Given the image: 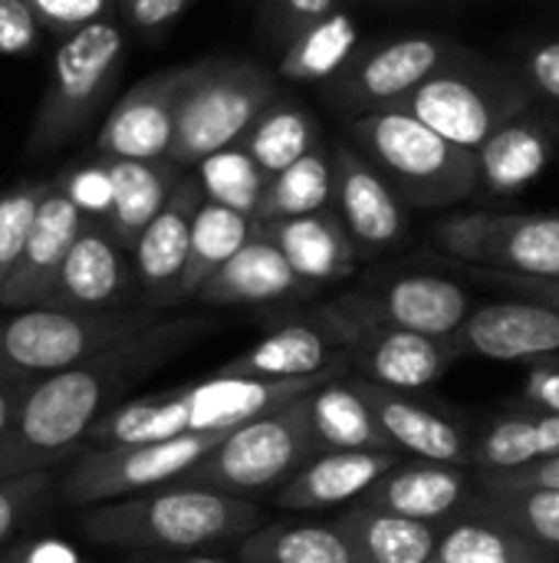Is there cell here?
Returning <instances> with one entry per match:
<instances>
[{"label":"cell","mask_w":559,"mask_h":563,"mask_svg":"<svg viewBox=\"0 0 559 563\" xmlns=\"http://www.w3.org/2000/svg\"><path fill=\"white\" fill-rule=\"evenodd\" d=\"M214 327L211 317L155 320L142 333L23 386L13 429L0 449V482L53 472L59 462L72 459L86 432L119 406V396L128 386L181 356Z\"/></svg>","instance_id":"1"},{"label":"cell","mask_w":559,"mask_h":563,"mask_svg":"<svg viewBox=\"0 0 559 563\" xmlns=\"http://www.w3.org/2000/svg\"><path fill=\"white\" fill-rule=\"evenodd\" d=\"M349 369H333L303 379H217L208 376L204 383L138 396L128 402L112 406L82 439L79 449H115V445H142V442H165L181 435H204V432H234L260 416H270L333 376Z\"/></svg>","instance_id":"2"},{"label":"cell","mask_w":559,"mask_h":563,"mask_svg":"<svg viewBox=\"0 0 559 563\" xmlns=\"http://www.w3.org/2000/svg\"><path fill=\"white\" fill-rule=\"evenodd\" d=\"M76 528L82 538L109 548L191 551L244 541L260 528V508L247 498L198 488H158L145 498L92 505L79 515Z\"/></svg>","instance_id":"3"},{"label":"cell","mask_w":559,"mask_h":563,"mask_svg":"<svg viewBox=\"0 0 559 563\" xmlns=\"http://www.w3.org/2000/svg\"><path fill=\"white\" fill-rule=\"evenodd\" d=\"M349 135L402 205L448 208L478 191L474 152L451 145L402 109L366 112L349 125Z\"/></svg>","instance_id":"4"},{"label":"cell","mask_w":559,"mask_h":563,"mask_svg":"<svg viewBox=\"0 0 559 563\" xmlns=\"http://www.w3.org/2000/svg\"><path fill=\"white\" fill-rule=\"evenodd\" d=\"M273 76L257 63L204 59L188 66L175 106V132L168 162L178 168L237 145L254 119L273 102Z\"/></svg>","instance_id":"5"},{"label":"cell","mask_w":559,"mask_h":563,"mask_svg":"<svg viewBox=\"0 0 559 563\" xmlns=\"http://www.w3.org/2000/svg\"><path fill=\"white\" fill-rule=\"evenodd\" d=\"M158 310L125 307V310H56L30 307L0 323V379L30 386L46 379L86 356L128 340L152 327Z\"/></svg>","instance_id":"6"},{"label":"cell","mask_w":559,"mask_h":563,"mask_svg":"<svg viewBox=\"0 0 559 563\" xmlns=\"http://www.w3.org/2000/svg\"><path fill=\"white\" fill-rule=\"evenodd\" d=\"M310 459H316V445L310 439L303 399H297L227 432L194 468H188L168 488H198L250 501L254 495L277 492Z\"/></svg>","instance_id":"7"},{"label":"cell","mask_w":559,"mask_h":563,"mask_svg":"<svg viewBox=\"0 0 559 563\" xmlns=\"http://www.w3.org/2000/svg\"><path fill=\"white\" fill-rule=\"evenodd\" d=\"M530 82L494 66H484L478 59H468L455 49L395 109L415 115L451 145L478 152L494 129H501L517 112L530 109Z\"/></svg>","instance_id":"8"},{"label":"cell","mask_w":559,"mask_h":563,"mask_svg":"<svg viewBox=\"0 0 559 563\" xmlns=\"http://www.w3.org/2000/svg\"><path fill=\"white\" fill-rule=\"evenodd\" d=\"M122 30L112 20L89 23L59 40L49 69V86L30 125V155H43L82 129V122L112 92L122 69Z\"/></svg>","instance_id":"9"},{"label":"cell","mask_w":559,"mask_h":563,"mask_svg":"<svg viewBox=\"0 0 559 563\" xmlns=\"http://www.w3.org/2000/svg\"><path fill=\"white\" fill-rule=\"evenodd\" d=\"M224 435L227 432H204L142 445L79 449L69 462L66 478L59 482V495L66 505L92 508L148 488H168L188 468H194Z\"/></svg>","instance_id":"10"},{"label":"cell","mask_w":559,"mask_h":563,"mask_svg":"<svg viewBox=\"0 0 559 563\" xmlns=\"http://www.w3.org/2000/svg\"><path fill=\"white\" fill-rule=\"evenodd\" d=\"M432 241L451 261L471 264L478 271L559 280V211L451 214L432 228Z\"/></svg>","instance_id":"11"},{"label":"cell","mask_w":559,"mask_h":563,"mask_svg":"<svg viewBox=\"0 0 559 563\" xmlns=\"http://www.w3.org/2000/svg\"><path fill=\"white\" fill-rule=\"evenodd\" d=\"M320 313L339 333L346 346L349 373L372 386L395 389V393H422L435 386L458 360L451 340H435V336L366 320L336 300L320 307Z\"/></svg>","instance_id":"12"},{"label":"cell","mask_w":559,"mask_h":563,"mask_svg":"<svg viewBox=\"0 0 559 563\" xmlns=\"http://www.w3.org/2000/svg\"><path fill=\"white\" fill-rule=\"evenodd\" d=\"M336 303H343L346 310L366 320L389 323L435 340H451L474 307L461 280L445 274H425V271L395 274L362 290L339 294Z\"/></svg>","instance_id":"13"},{"label":"cell","mask_w":559,"mask_h":563,"mask_svg":"<svg viewBox=\"0 0 559 563\" xmlns=\"http://www.w3.org/2000/svg\"><path fill=\"white\" fill-rule=\"evenodd\" d=\"M359 393L366 396L382 435L389 445L415 462H441V465H461L471 468V439L474 432L445 412L438 402L422 399L418 393H395L372 386L356 376Z\"/></svg>","instance_id":"14"},{"label":"cell","mask_w":559,"mask_h":563,"mask_svg":"<svg viewBox=\"0 0 559 563\" xmlns=\"http://www.w3.org/2000/svg\"><path fill=\"white\" fill-rule=\"evenodd\" d=\"M451 346L461 356L501 360V363H537L559 356V313L550 307L511 297L497 303L471 307Z\"/></svg>","instance_id":"15"},{"label":"cell","mask_w":559,"mask_h":563,"mask_svg":"<svg viewBox=\"0 0 559 563\" xmlns=\"http://www.w3.org/2000/svg\"><path fill=\"white\" fill-rule=\"evenodd\" d=\"M455 49L441 36H399L379 43L359 59H349L336 96L349 109L379 112L395 109L415 86H422Z\"/></svg>","instance_id":"16"},{"label":"cell","mask_w":559,"mask_h":563,"mask_svg":"<svg viewBox=\"0 0 559 563\" xmlns=\"http://www.w3.org/2000/svg\"><path fill=\"white\" fill-rule=\"evenodd\" d=\"M329 158H333V201L339 211L336 218L343 221L356 254L372 257L392 251L409 231V214L399 195L353 145L339 142Z\"/></svg>","instance_id":"17"},{"label":"cell","mask_w":559,"mask_h":563,"mask_svg":"<svg viewBox=\"0 0 559 563\" xmlns=\"http://www.w3.org/2000/svg\"><path fill=\"white\" fill-rule=\"evenodd\" d=\"M201 201H204V191L198 178L181 175L165 208L145 224V231L132 244V274L148 310L181 303L191 221Z\"/></svg>","instance_id":"18"},{"label":"cell","mask_w":559,"mask_h":563,"mask_svg":"<svg viewBox=\"0 0 559 563\" xmlns=\"http://www.w3.org/2000/svg\"><path fill=\"white\" fill-rule=\"evenodd\" d=\"M185 76L188 69H165L132 86L109 112L96 139V158L165 162L171 148L175 106H178Z\"/></svg>","instance_id":"19"},{"label":"cell","mask_w":559,"mask_h":563,"mask_svg":"<svg viewBox=\"0 0 559 563\" xmlns=\"http://www.w3.org/2000/svg\"><path fill=\"white\" fill-rule=\"evenodd\" d=\"M135 290V274L115 244V238L99 221H82L76 241L69 244L49 300L43 307L56 310H125Z\"/></svg>","instance_id":"20"},{"label":"cell","mask_w":559,"mask_h":563,"mask_svg":"<svg viewBox=\"0 0 559 563\" xmlns=\"http://www.w3.org/2000/svg\"><path fill=\"white\" fill-rule=\"evenodd\" d=\"M333 369H349L346 346L329 320L316 310L306 320H290L254 343L237 360L224 363L214 376L217 379H303Z\"/></svg>","instance_id":"21"},{"label":"cell","mask_w":559,"mask_h":563,"mask_svg":"<svg viewBox=\"0 0 559 563\" xmlns=\"http://www.w3.org/2000/svg\"><path fill=\"white\" fill-rule=\"evenodd\" d=\"M478 492L474 472L441 462H399L359 501L362 508L441 528Z\"/></svg>","instance_id":"22"},{"label":"cell","mask_w":559,"mask_h":563,"mask_svg":"<svg viewBox=\"0 0 559 563\" xmlns=\"http://www.w3.org/2000/svg\"><path fill=\"white\" fill-rule=\"evenodd\" d=\"M82 221L86 218L79 214V208L53 181L36 208L26 244L13 264L10 277L0 287V307L30 310V307H43L49 300V290L63 267V257H66L69 244L76 241Z\"/></svg>","instance_id":"23"},{"label":"cell","mask_w":559,"mask_h":563,"mask_svg":"<svg viewBox=\"0 0 559 563\" xmlns=\"http://www.w3.org/2000/svg\"><path fill=\"white\" fill-rule=\"evenodd\" d=\"M399 462H405L399 452H323L310 459L290 482H283L273 501L287 511L349 508Z\"/></svg>","instance_id":"24"},{"label":"cell","mask_w":559,"mask_h":563,"mask_svg":"<svg viewBox=\"0 0 559 563\" xmlns=\"http://www.w3.org/2000/svg\"><path fill=\"white\" fill-rule=\"evenodd\" d=\"M260 234L283 254L290 271L313 290L320 284L346 280L356 271V247L343 228V221L326 208L316 214L280 218V221H254Z\"/></svg>","instance_id":"25"},{"label":"cell","mask_w":559,"mask_h":563,"mask_svg":"<svg viewBox=\"0 0 559 563\" xmlns=\"http://www.w3.org/2000/svg\"><path fill=\"white\" fill-rule=\"evenodd\" d=\"M557 155V129L550 119L534 109L517 112L501 129H494L484 145L474 152L478 158V188L491 195H514L527 188Z\"/></svg>","instance_id":"26"},{"label":"cell","mask_w":559,"mask_h":563,"mask_svg":"<svg viewBox=\"0 0 559 563\" xmlns=\"http://www.w3.org/2000/svg\"><path fill=\"white\" fill-rule=\"evenodd\" d=\"M303 412L316 455L323 452H395L382 435L353 373L333 376L303 396Z\"/></svg>","instance_id":"27"},{"label":"cell","mask_w":559,"mask_h":563,"mask_svg":"<svg viewBox=\"0 0 559 563\" xmlns=\"http://www.w3.org/2000/svg\"><path fill=\"white\" fill-rule=\"evenodd\" d=\"M300 294H310V287L290 271L283 254L254 224L247 244L201 284L194 300L224 307V303H273Z\"/></svg>","instance_id":"28"},{"label":"cell","mask_w":559,"mask_h":563,"mask_svg":"<svg viewBox=\"0 0 559 563\" xmlns=\"http://www.w3.org/2000/svg\"><path fill=\"white\" fill-rule=\"evenodd\" d=\"M432 563H557L524 541L504 518H497L474 492V498L438 528Z\"/></svg>","instance_id":"29"},{"label":"cell","mask_w":559,"mask_h":563,"mask_svg":"<svg viewBox=\"0 0 559 563\" xmlns=\"http://www.w3.org/2000/svg\"><path fill=\"white\" fill-rule=\"evenodd\" d=\"M105 162V158H102ZM109 185H112V205L105 214V231L115 238L122 251H132L145 224L165 208L168 195L175 191L181 168L175 162H128L112 158L105 162Z\"/></svg>","instance_id":"30"},{"label":"cell","mask_w":559,"mask_h":563,"mask_svg":"<svg viewBox=\"0 0 559 563\" xmlns=\"http://www.w3.org/2000/svg\"><path fill=\"white\" fill-rule=\"evenodd\" d=\"M559 455V416L517 409L494 416L471 439V472H517Z\"/></svg>","instance_id":"31"},{"label":"cell","mask_w":559,"mask_h":563,"mask_svg":"<svg viewBox=\"0 0 559 563\" xmlns=\"http://www.w3.org/2000/svg\"><path fill=\"white\" fill-rule=\"evenodd\" d=\"M359 563H432L438 528L399 515L349 505L336 521Z\"/></svg>","instance_id":"32"},{"label":"cell","mask_w":559,"mask_h":563,"mask_svg":"<svg viewBox=\"0 0 559 563\" xmlns=\"http://www.w3.org/2000/svg\"><path fill=\"white\" fill-rule=\"evenodd\" d=\"M359 26L353 13L333 10L306 26L297 30L290 46L280 56L277 73L293 82H323L346 69V63L356 56Z\"/></svg>","instance_id":"33"},{"label":"cell","mask_w":559,"mask_h":563,"mask_svg":"<svg viewBox=\"0 0 559 563\" xmlns=\"http://www.w3.org/2000/svg\"><path fill=\"white\" fill-rule=\"evenodd\" d=\"M478 498L504 518L524 541L559 561V488L540 485H507L474 472Z\"/></svg>","instance_id":"34"},{"label":"cell","mask_w":559,"mask_h":563,"mask_svg":"<svg viewBox=\"0 0 559 563\" xmlns=\"http://www.w3.org/2000/svg\"><path fill=\"white\" fill-rule=\"evenodd\" d=\"M254 234V218L231 211L214 201H201L191 221V241H188V267L181 280V300H194L201 284L221 271Z\"/></svg>","instance_id":"35"},{"label":"cell","mask_w":559,"mask_h":563,"mask_svg":"<svg viewBox=\"0 0 559 563\" xmlns=\"http://www.w3.org/2000/svg\"><path fill=\"white\" fill-rule=\"evenodd\" d=\"M241 563H359L336 525H270L241 541Z\"/></svg>","instance_id":"36"},{"label":"cell","mask_w":559,"mask_h":563,"mask_svg":"<svg viewBox=\"0 0 559 563\" xmlns=\"http://www.w3.org/2000/svg\"><path fill=\"white\" fill-rule=\"evenodd\" d=\"M329 205H333V158L326 155V148L313 145L303 158L267 178L254 221L316 214L326 211Z\"/></svg>","instance_id":"37"},{"label":"cell","mask_w":559,"mask_h":563,"mask_svg":"<svg viewBox=\"0 0 559 563\" xmlns=\"http://www.w3.org/2000/svg\"><path fill=\"white\" fill-rule=\"evenodd\" d=\"M241 145L257 162V168L270 178V175L283 172L287 165H293L297 158H303L316 145V125H313L310 112H303L300 106H293L287 99H273L254 119V125L247 129Z\"/></svg>","instance_id":"38"},{"label":"cell","mask_w":559,"mask_h":563,"mask_svg":"<svg viewBox=\"0 0 559 563\" xmlns=\"http://www.w3.org/2000/svg\"><path fill=\"white\" fill-rule=\"evenodd\" d=\"M198 185L208 201L254 218L267 188V175L237 142L198 162Z\"/></svg>","instance_id":"39"},{"label":"cell","mask_w":559,"mask_h":563,"mask_svg":"<svg viewBox=\"0 0 559 563\" xmlns=\"http://www.w3.org/2000/svg\"><path fill=\"white\" fill-rule=\"evenodd\" d=\"M53 181H23L16 188H10L7 195H0V287L10 277L26 234L33 228L36 208L43 201V195L49 191Z\"/></svg>","instance_id":"40"},{"label":"cell","mask_w":559,"mask_h":563,"mask_svg":"<svg viewBox=\"0 0 559 563\" xmlns=\"http://www.w3.org/2000/svg\"><path fill=\"white\" fill-rule=\"evenodd\" d=\"M53 492V472H30L16 478L0 482V563L3 561V544L30 521L40 515Z\"/></svg>","instance_id":"41"},{"label":"cell","mask_w":559,"mask_h":563,"mask_svg":"<svg viewBox=\"0 0 559 563\" xmlns=\"http://www.w3.org/2000/svg\"><path fill=\"white\" fill-rule=\"evenodd\" d=\"M59 191L79 208L82 218L89 221H105L109 214V205H112V185H109V172H105V162L96 158L89 165H76L69 168L63 178H56Z\"/></svg>","instance_id":"42"},{"label":"cell","mask_w":559,"mask_h":563,"mask_svg":"<svg viewBox=\"0 0 559 563\" xmlns=\"http://www.w3.org/2000/svg\"><path fill=\"white\" fill-rule=\"evenodd\" d=\"M23 3L36 16L40 30H49L59 40L89 23L109 20V13L115 10V0H23Z\"/></svg>","instance_id":"43"},{"label":"cell","mask_w":559,"mask_h":563,"mask_svg":"<svg viewBox=\"0 0 559 563\" xmlns=\"http://www.w3.org/2000/svg\"><path fill=\"white\" fill-rule=\"evenodd\" d=\"M40 43V23L23 0H0V56H26Z\"/></svg>","instance_id":"44"},{"label":"cell","mask_w":559,"mask_h":563,"mask_svg":"<svg viewBox=\"0 0 559 563\" xmlns=\"http://www.w3.org/2000/svg\"><path fill=\"white\" fill-rule=\"evenodd\" d=\"M524 409L559 416V356L530 363V376L524 386Z\"/></svg>","instance_id":"45"},{"label":"cell","mask_w":559,"mask_h":563,"mask_svg":"<svg viewBox=\"0 0 559 563\" xmlns=\"http://www.w3.org/2000/svg\"><path fill=\"white\" fill-rule=\"evenodd\" d=\"M188 3L191 0H122V10L135 30L155 33V30H165Z\"/></svg>","instance_id":"46"},{"label":"cell","mask_w":559,"mask_h":563,"mask_svg":"<svg viewBox=\"0 0 559 563\" xmlns=\"http://www.w3.org/2000/svg\"><path fill=\"white\" fill-rule=\"evenodd\" d=\"M527 82L530 89L559 102V40L540 43L527 59Z\"/></svg>","instance_id":"47"},{"label":"cell","mask_w":559,"mask_h":563,"mask_svg":"<svg viewBox=\"0 0 559 563\" xmlns=\"http://www.w3.org/2000/svg\"><path fill=\"white\" fill-rule=\"evenodd\" d=\"M484 280L504 284L511 287L517 297L537 300L544 307H550L554 313H559V280H547V277H517V274H494V271H478Z\"/></svg>","instance_id":"48"},{"label":"cell","mask_w":559,"mask_h":563,"mask_svg":"<svg viewBox=\"0 0 559 563\" xmlns=\"http://www.w3.org/2000/svg\"><path fill=\"white\" fill-rule=\"evenodd\" d=\"M478 475L494 478V482H507V485L559 488V455L547 459V462H537V465H527V468H517V472H478Z\"/></svg>","instance_id":"49"},{"label":"cell","mask_w":559,"mask_h":563,"mask_svg":"<svg viewBox=\"0 0 559 563\" xmlns=\"http://www.w3.org/2000/svg\"><path fill=\"white\" fill-rule=\"evenodd\" d=\"M336 3H339V0H280V7L287 10L290 20H297V26H306V23H313V20H320V16H326V13H333Z\"/></svg>","instance_id":"50"},{"label":"cell","mask_w":559,"mask_h":563,"mask_svg":"<svg viewBox=\"0 0 559 563\" xmlns=\"http://www.w3.org/2000/svg\"><path fill=\"white\" fill-rule=\"evenodd\" d=\"M20 396H23V386L20 383H7L0 379V449L13 429V416H16V406H20Z\"/></svg>","instance_id":"51"},{"label":"cell","mask_w":559,"mask_h":563,"mask_svg":"<svg viewBox=\"0 0 559 563\" xmlns=\"http://www.w3.org/2000/svg\"><path fill=\"white\" fill-rule=\"evenodd\" d=\"M26 563H72L63 548H33L26 551Z\"/></svg>","instance_id":"52"},{"label":"cell","mask_w":559,"mask_h":563,"mask_svg":"<svg viewBox=\"0 0 559 563\" xmlns=\"http://www.w3.org/2000/svg\"><path fill=\"white\" fill-rule=\"evenodd\" d=\"M161 563H227L221 561V558H194V554H185V558H168V561Z\"/></svg>","instance_id":"53"}]
</instances>
